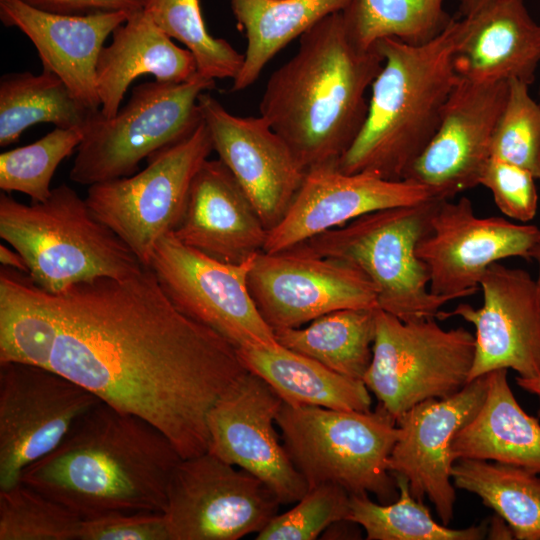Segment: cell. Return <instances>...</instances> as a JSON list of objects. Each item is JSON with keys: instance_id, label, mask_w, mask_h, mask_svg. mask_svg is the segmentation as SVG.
<instances>
[{"instance_id": "19", "label": "cell", "mask_w": 540, "mask_h": 540, "mask_svg": "<svg viewBox=\"0 0 540 540\" xmlns=\"http://www.w3.org/2000/svg\"><path fill=\"white\" fill-rule=\"evenodd\" d=\"M483 304L461 303L437 319L458 316L475 328L469 382L497 369L521 377L540 375V303L535 279L500 262L488 267L480 282Z\"/></svg>"}, {"instance_id": "27", "label": "cell", "mask_w": 540, "mask_h": 540, "mask_svg": "<svg viewBox=\"0 0 540 540\" xmlns=\"http://www.w3.org/2000/svg\"><path fill=\"white\" fill-rule=\"evenodd\" d=\"M246 369L263 379L286 404L369 411L363 380L339 374L280 344L237 348Z\"/></svg>"}, {"instance_id": "12", "label": "cell", "mask_w": 540, "mask_h": 540, "mask_svg": "<svg viewBox=\"0 0 540 540\" xmlns=\"http://www.w3.org/2000/svg\"><path fill=\"white\" fill-rule=\"evenodd\" d=\"M255 257L239 264L225 263L183 244L171 232L157 243L149 267L182 313L236 348L275 346L279 344L275 332L261 316L248 287Z\"/></svg>"}, {"instance_id": "4", "label": "cell", "mask_w": 540, "mask_h": 540, "mask_svg": "<svg viewBox=\"0 0 540 540\" xmlns=\"http://www.w3.org/2000/svg\"><path fill=\"white\" fill-rule=\"evenodd\" d=\"M455 33L452 18L441 34L425 44L391 37L375 43L384 63L370 87L364 124L339 160L341 171L404 179L435 134L459 80L453 63Z\"/></svg>"}, {"instance_id": "9", "label": "cell", "mask_w": 540, "mask_h": 540, "mask_svg": "<svg viewBox=\"0 0 540 540\" xmlns=\"http://www.w3.org/2000/svg\"><path fill=\"white\" fill-rule=\"evenodd\" d=\"M435 319L405 322L376 311L372 360L362 380L396 421L413 406L452 396L469 382L474 335L463 327L443 329Z\"/></svg>"}, {"instance_id": "47", "label": "cell", "mask_w": 540, "mask_h": 540, "mask_svg": "<svg viewBox=\"0 0 540 540\" xmlns=\"http://www.w3.org/2000/svg\"><path fill=\"white\" fill-rule=\"evenodd\" d=\"M539 103H540V88H539Z\"/></svg>"}, {"instance_id": "22", "label": "cell", "mask_w": 540, "mask_h": 540, "mask_svg": "<svg viewBox=\"0 0 540 540\" xmlns=\"http://www.w3.org/2000/svg\"><path fill=\"white\" fill-rule=\"evenodd\" d=\"M124 11L88 15L56 14L22 0H0V19L35 46L43 70L57 75L90 110H100L96 66L105 40L129 17Z\"/></svg>"}, {"instance_id": "7", "label": "cell", "mask_w": 540, "mask_h": 540, "mask_svg": "<svg viewBox=\"0 0 540 540\" xmlns=\"http://www.w3.org/2000/svg\"><path fill=\"white\" fill-rule=\"evenodd\" d=\"M276 424L308 488L333 483L350 495L373 494L382 504L397 499L388 459L399 429L381 405L375 411H349L283 402Z\"/></svg>"}, {"instance_id": "6", "label": "cell", "mask_w": 540, "mask_h": 540, "mask_svg": "<svg viewBox=\"0 0 540 540\" xmlns=\"http://www.w3.org/2000/svg\"><path fill=\"white\" fill-rule=\"evenodd\" d=\"M437 201L370 212L288 250L355 266L374 285L378 307L402 321L437 318L451 300L431 292L416 252Z\"/></svg>"}, {"instance_id": "32", "label": "cell", "mask_w": 540, "mask_h": 540, "mask_svg": "<svg viewBox=\"0 0 540 540\" xmlns=\"http://www.w3.org/2000/svg\"><path fill=\"white\" fill-rule=\"evenodd\" d=\"M398 497L387 504L373 502L368 494L350 495L348 520L362 527L368 540H481L488 522L453 529L436 522L423 502L410 492L406 478L393 475Z\"/></svg>"}, {"instance_id": "30", "label": "cell", "mask_w": 540, "mask_h": 540, "mask_svg": "<svg viewBox=\"0 0 540 540\" xmlns=\"http://www.w3.org/2000/svg\"><path fill=\"white\" fill-rule=\"evenodd\" d=\"M452 481L499 515L514 539L540 540V474L495 461L458 459Z\"/></svg>"}, {"instance_id": "8", "label": "cell", "mask_w": 540, "mask_h": 540, "mask_svg": "<svg viewBox=\"0 0 540 540\" xmlns=\"http://www.w3.org/2000/svg\"><path fill=\"white\" fill-rule=\"evenodd\" d=\"M214 87L215 80L199 74L184 82L155 80L134 86L113 117L93 111L84 125L70 180L90 186L136 173L142 160L200 125L198 97Z\"/></svg>"}, {"instance_id": "21", "label": "cell", "mask_w": 540, "mask_h": 540, "mask_svg": "<svg viewBox=\"0 0 540 540\" xmlns=\"http://www.w3.org/2000/svg\"><path fill=\"white\" fill-rule=\"evenodd\" d=\"M433 199L410 180H388L369 172L345 173L338 164L305 172L289 209L268 231L263 252L275 253L377 210Z\"/></svg>"}, {"instance_id": "3", "label": "cell", "mask_w": 540, "mask_h": 540, "mask_svg": "<svg viewBox=\"0 0 540 540\" xmlns=\"http://www.w3.org/2000/svg\"><path fill=\"white\" fill-rule=\"evenodd\" d=\"M181 459L152 424L101 401L53 451L26 467L20 481L82 520L164 513L169 478Z\"/></svg>"}, {"instance_id": "5", "label": "cell", "mask_w": 540, "mask_h": 540, "mask_svg": "<svg viewBox=\"0 0 540 540\" xmlns=\"http://www.w3.org/2000/svg\"><path fill=\"white\" fill-rule=\"evenodd\" d=\"M0 236L23 256L35 284L52 293L101 277L126 278L144 267L66 184L31 204L2 192Z\"/></svg>"}, {"instance_id": "26", "label": "cell", "mask_w": 540, "mask_h": 540, "mask_svg": "<svg viewBox=\"0 0 540 540\" xmlns=\"http://www.w3.org/2000/svg\"><path fill=\"white\" fill-rule=\"evenodd\" d=\"M507 369L488 373V387L476 415L455 435L456 460L495 461L540 474V423L517 402Z\"/></svg>"}, {"instance_id": "31", "label": "cell", "mask_w": 540, "mask_h": 540, "mask_svg": "<svg viewBox=\"0 0 540 540\" xmlns=\"http://www.w3.org/2000/svg\"><path fill=\"white\" fill-rule=\"evenodd\" d=\"M93 111L77 101L52 72L5 74L0 80V146L16 142L27 128L39 123L84 126Z\"/></svg>"}, {"instance_id": "2", "label": "cell", "mask_w": 540, "mask_h": 540, "mask_svg": "<svg viewBox=\"0 0 540 540\" xmlns=\"http://www.w3.org/2000/svg\"><path fill=\"white\" fill-rule=\"evenodd\" d=\"M384 63L361 45L343 13L326 16L299 38L295 55L267 81L259 112L301 168L338 164L361 130L366 92Z\"/></svg>"}, {"instance_id": "11", "label": "cell", "mask_w": 540, "mask_h": 540, "mask_svg": "<svg viewBox=\"0 0 540 540\" xmlns=\"http://www.w3.org/2000/svg\"><path fill=\"white\" fill-rule=\"evenodd\" d=\"M235 467L209 451L177 463L164 510L171 540H238L278 514L275 494Z\"/></svg>"}, {"instance_id": "39", "label": "cell", "mask_w": 540, "mask_h": 540, "mask_svg": "<svg viewBox=\"0 0 540 540\" xmlns=\"http://www.w3.org/2000/svg\"><path fill=\"white\" fill-rule=\"evenodd\" d=\"M535 180L528 170L491 157L482 173L480 185L491 192L502 214L527 223L534 219L538 209Z\"/></svg>"}, {"instance_id": "36", "label": "cell", "mask_w": 540, "mask_h": 540, "mask_svg": "<svg viewBox=\"0 0 540 540\" xmlns=\"http://www.w3.org/2000/svg\"><path fill=\"white\" fill-rule=\"evenodd\" d=\"M82 519L21 481L0 490V540H79Z\"/></svg>"}, {"instance_id": "13", "label": "cell", "mask_w": 540, "mask_h": 540, "mask_svg": "<svg viewBox=\"0 0 540 540\" xmlns=\"http://www.w3.org/2000/svg\"><path fill=\"white\" fill-rule=\"evenodd\" d=\"M101 400L49 368L0 363V490L53 451Z\"/></svg>"}, {"instance_id": "14", "label": "cell", "mask_w": 540, "mask_h": 540, "mask_svg": "<svg viewBox=\"0 0 540 540\" xmlns=\"http://www.w3.org/2000/svg\"><path fill=\"white\" fill-rule=\"evenodd\" d=\"M539 244L536 225L479 217L463 196L437 201L416 252L427 267L431 292L452 301L474 295L490 265L510 257L533 260Z\"/></svg>"}, {"instance_id": "34", "label": "cell", "mask_w": 540, "mask_h": 540, "mask_svg": "<svg viewBox=\"0 0 540 540\" xmlns=\"http://www.w3.org/2000/svg\"><path fill=\"white\" fill-rule=\"evenodd\" d=\"M142 9L162 31L194 55L202 77L233 80L239 73L244 54L208 32L199 0H143Z\"/></svg>"}, {"instance_id": "33", "label": "cell", "mask_w": 540, "mask_h": 540, "mask_svg": "<svg viewBox=\"0 0 540 540\" xmlns=\"http://www.w3.org/2000/svg\"><path fill=\"white\" fill-rule=\"evenodd\" d=\"M464 3L466 0H459ZM444 0H355L343 11L351 32L364 47L382 38L425 44L441 34L452 18Z\"/></svg>"}, {"instance_id": "44", "label": "cell", "mask_w": 540, "mask_h": 540, "mask_svg": "<svg viewBox=\"0 0 540 540\" xmlns=\"http://www.w3.org/2000/svg\"><path fill=\"white\" fill-rule=\"evenodd\" d=\"M515 381L520 388L537 396L539 400L537 417L540 419V375L535 377L517 376Z\"/></svg>"}, {"instance_id": "23", "label": "cell", "mask_w": 540, "mask_h": 540, "mask_svg": "<svg viewBox=\"0 0 540 540\" xmlns=\"http://www.w3.org/2000/svg\"><path fill=\"white\" fill-rule=\"evenodd\" d=\"M173 234L212 258L239 264L263 251L268 230L230 170L208 158L192 181Z\"/></svg>"}, {"instance_id": "28", "label": "cell", "mask_w": 540, "mask_h": 540, "mask_svg": "<svg viewBox=\"0 0 540 540\" xmlns=\"http://www.w3.org/2000/svg\"><path fill=\"white\" fill-rule=\"evenodd\" d=\"M247 39L244 62L231 91L248 88L266 64L292 40L355 0H227Z\"/></svg>"}, {"instance_id": "1", "label": "cell", "mask_w": 540, "mask_h": 540, "mask_svg": "<svg viewBox=\"0 0 540 540\" xmlns=\"http://www.w3.org/2000/svg\"><path fill=\"white\" fill-rule=\"evenodd\" d=\"M1 279L31 364L152 424L181 458L208 451V412L248 370L232 343L171 302L150 267L55 293L12 268Z\"/></svg>"}, {"instance_id": "25", "label": "cell", "mask_w": 540, "mask_h": 540, "mask_svg": "<svg viewBox=\"0 0 540 540\" xmlns=\"http://www.w3.org/2000/svg\"><path fill=\"white\" fill-rule=\"evenodd\" d=\"M152 75L161 82H184L198 74L194 55L181 48L143 11H136L112 33L100 52L96 86L100 112L113 117L130 84Z\"/></svg>"}, {"instance_id": "40", "label": "cell", "mask_w": 540, "mask_h": 540, "mask_svg": "<svg viewBox=\"0 0 540 540\" xmlns=\"http://www.w3.org/2000/svg\"><path fill=\"white\" fill-rule=\"evenodd\" d=\"M79 540H171L164 513H115L84 519Z\"/></svg>"}, {"instance_id": "16", "label": "cell", "mask_w": 540, "mask_h": 540, "mask_svg": "<svg viewBox=\"0 0 540 540\" xmlns=\"http://www.w3.org/2000/svg\"><path fill=\"white\" fill-rule=\"evenodd\" d=\"M283 404L259 376L247 371L207 415L208 451L261 480L281 505L294 504L308 485L275 429Z\"/></svg>"}, {"instance_id": "35", "label": "cell", "mask_w": 540, "mask_h": 540, "mask_svg": "<svg viewBox=\"0 0 540 540\" xmlns=\"http://www.w3.org/2000/svg\"><path fill=\"white\" fill-rule=\"evenodd\" d=\"M84 126L55 127L35 142L0 155V188L3 192H21L32 202L45 201L51 194L50 183L59 164L82 142Z\"/></svg>"}, {"instance_id": "15", "label": "cell", "mask_w": 540, "mask_h": 540, "mask_svg": "<svg viewBox=\"0 0 540 540\" xmlns=\"http://www.w3.org/2000/svg\"><path fill=\"white\" fill-rule=\"evenodd\" d=\"M248 287L274 331L301 327L341 309L379 308L374 285L355 266L293 250L259 252Z\"/></svg>"}, {"instance_id": "42", "label": "cell", "mask_w": 540, "mask_h": 540, "mask_svg": "<svg viewBox=\"0 0 540 540\" xmlns=\"http://www.w3.org/2000/svg\"><path fill=\"white\" fill-rule=\"evenodd\" d=\"M0 261L5 267L28 274V266L23 256L15 249L12 250L3 244L0 245Z\"/></svg>"}, {"instance_id": "24", "label": "cell", "mask_w": 540, "mask_h": 540, "mask_svg": "<svg viewBox=\"0 0 540 540\" xmlns=\"http://www.w3.org/2000/svg\"><path fill=\"white\" fill-rule=\"evenodd\" d=\"M540 62V25L524 0H489L456 20L453 63L472 82L516 79L531 85Z\"/></svg>"}, {"instance_id": "45", "label": "cell", "mask_w": 540, "mask_h": 540, "mask_svg": "<svg viewBox=\"0 0 540 540\" xmlns=\"http://www.w3.org/2000/svg\"><path fill=\"white\" fill-rule=\"evenodd\" d=\"M489 0H466L464 3L460 5V15L462 17L467 16L474 11H476L478 8H480L482 5H484Z\"/></svg>"}, {"instance_id": "46", "label": "cell", "mask_w": 540, "mask_h": 540, "mask_svg": "<svg viewBox=\"0 0 540 540\" xmlns=\"http://www.w3.org/2000/svg\"><path fill=\"white\" fill-rule=\"evenodd\" d=\"M533 259L536 261L537 266H538V274H537V278L535 279V283H536L537 295H538V299L540 303V244L533 255Z\"/></svg>"}, {"instance_id": "29", "label": "cell", "mask_w": 540, "mask_h": 540, "mask_svg": "<svg viewBox=\"0 0 540 540\" xmlns=\"http://www.w3.org/2000/svg\"><path fill=\"white\" fill-rule=\"evenodd\" d=\"M377 309L333 311L306 326L275 330V337L292 351L339 374L362 380L372 360Z\"/></svg>"}, {"instance_id": "18", "label": "cell", "mask_w": 540, "mask_h": 540, "mask_svg": "<svg viewBox=\"0 0 540 540\" xmlns=\"http://www.w3.org/2000/svg\"><path fill=\"white\" fill-rule=\"evenodd\" d=\"M487 387L485 374L452 396L413 406L397 420L399 435L388 459V469L392 475L407 479L415 499L423 502L427 497L444 525L451 522L456 502L452 442L479 411Z\"/></svg>"}, {"instance_id": "43", "label": "cell", "mask_w": 540, "mask_h": 540, "mask_svg": "<svg viewBox=\"0 0 540 540\" xmlns=\"http://www.w3.org/2000/svg\"><path fill=\"white\" fill-rule=\"evenodd\" d=\"M486 538L514 539V535L509 525L496 514L488 523Z\"/></svg>"}, {"instance_id": "10", "label": "cell", "mask_w": 540, "mask_h": 540, "mask_svg": "<svg viewBox=\"0 0 540 540\" xmlns=\"http://www.w3.org/2000/svg\"><path fill=\"white\" fill-rule=\"evenodd\" d=\"M213 151L202 121L190 135L148 157L141 171L90 185L86 202L149 267L159 240L179 224L192 181Z\"/></svg>"}, {"instance_id": "17", "label": "cell", "mask_w": 540, "mask_h": 540, "mask_svg": "<svg viewBox=\"0 0 540 540\" xmlns=\"http://www.w3.org/2000/svg\"><path fill=\"white\" fill-rule=\"evenodd\" d=\"M508 86L509 81L472 82L459 77L435 134L404 179L423 186L437 200H451L480 185Z\"/></svg>"}, {"instance_id": "20", "label": "cell", "mask_w": 540, "mask_h": 540, "mask_svg": "<svg viewBox=\"0 0 540 540\" xmlns=\"http://www.w3.org/2000/svg\"><path fill=\"white\" fill-rule=\"evenodd\" d=\"M214 151L250 199L267 230L285 216L305 171L261 115L228 112L208 91L198 97Z\"/></svg>"}, {"instance_id": "38", "label": "cell", "mask_w": 540, "mask_h": 540, "mask_svg": "<svg viewBox=\"0 0 540 540\" xmlns=\"http://www.w3.org/2000/svg\"><path fill=\"white\" fill-rule=\"evenodd\" d=\"M288 511L277 514L256 540H313L332 524L348 520L350 494L341 486L322 483L309 487Z\"/></svg>"}, {"instance_id": "37", "label": "cell", "mask_w": 540, "mask_h": 540, "mask_svg": "<svg viewBox=\"0 0 540 540\" xmlns=\"http://www.w3.org/2000/svg\"><path fill=\"white\" fill-rule=\"evenodd\" d=\"M529 85L509 80L508 95L491 141V157L528 170L540 179V103Z\"/></svg>"}, {"instance_id": "41", "label": "cell", "mask_w": 540, "mask_h": 540, "mask_svg": "<svg viewBox=\"0 0 540 540\" xmlns=\"http://www.w3.org/2000/svg\"><path fill=\"white\" fill-rule=\"evenodd\" d=\"M42 11L65 15H88L124 11L132 14L143 8V0H22Z\"/></svg>"}]
</instances>
